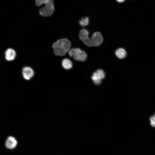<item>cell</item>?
<instances>
[{"label": "cell", "instance_id": "1", "mask_svg": "<svg viewBox=\"0 0 155 155\" xmlns=\"http://www.w3.org/2000/svg\"><path fill=\"white\" fill-rule=\"evenodd\" d=\"M71 45V42L67 39H59L53 44L54 53L57 56H64L70 50Z\"/></svg>", "mask_w": 155, "mask_h": 155}, {"label": "cell", "instance_id": "2", "mask_svg": "<svg viewBox=\"0 0 155 155\" xmlns=\"http://www.w3.org/2000/svg\"><path fill=\"white\" fill-rule=\"evenodd\" d=\"M35 3L36 6L39 7L44 5L39 10L41 16L48 17L53 14L55 8L53 0H35Z\"/></svg>", "mask_w": 155, "mask_h": 155}, {"label": "cell", "instance_id": "3", "mask_svg": "<svg viewBox=\"0 0 155 155\" xmlns=\"http://www.w3.org/2000/svg\"><path fill=\"white\" fill-rule=\"evenodd\" d=\"M70 57H72L75 60L80 61L86 60L87 55L85 51L79 48H72L68 52Z\"/></svg>", "mask_w": 155, "mask_h": 155}, {"label": "cell", "instance_id": "4", "mask_svg": "<svg viewBox=\"0 0 155 155\" xmlns=\"http://www.w3.org/2000/svg\"><path fill=\"white\" fill-rule=\"evenodd\" d=\"M91 39H89L90 46H98L103 42V39L101 34L99 32L94 33L92 35Z\"/></svg>", "mask_w": 155, "mask_h": 155}, {"label": "cell", "instance_id": "5", "mask_svg": "<svg viewBox=\"0 0 155 155\" xmlns=\"http://www.w3.org/2000/svg\"><path fill=\"white\" fill-rule=\"evenodd\" d=\"M105 74L103 70L98 69L93 74L92 79L94 83L96 85H99L101 83V80L105 77Z\"/></svg>", "mask_w": 155, "mask_h": 155}, {"label": "cell", "instance_id": "6", "mask_svg": "<svg viewBox=\"0 0 155 155\" xmlns=\"http://www.w3.org/2000/svg\"><path fill=\"white\" fill-rule=\"evenodd\" d=\"M34 71L32 68L28 67H25L22 69L23 77L25 80H30L34 75Z\"/></svg>", "mask_w": 155, "mask_h": 155}, {"label": "cell", "instance_id": "7", "mask_svg": "<svg viewBox=\"0 0 155 155\" xmlns=\"http://www.w3.org/2000/svg\"><path fill=\"white\" fill-rule=\"evenodd\" d=\"M17 144V142L15 138L13 136L8 137L5 142V146L7 148L12 149L15 148Z\"/></svg>", "mask_w": 155, "mask_h": 155}, {"label": "cell", "instance_id": "8", "mask_svg": "<svg viewBox=\"0 0 155 155\" xmlns=\"http://www.w3.org/2000/svg\"><path fill=\"white\" fill-rule=\"evenodd\" d=\"M16 55L15 51L11 48L7 49L5 52V58L8 61H13L15 59Z\"/></svg>", "mask_w": 155, "mask_h": 155}, {"label": "cell", "instance_id": "9", "mask_svg": "<svg viewBox=\"0 0 155 155\" xmlns=\"http://www.w3.org/2000/svg\"><path fill=\"white\" fill-rule=\"evenodd\" d=\"M115 54L118 58L123 59L126 57L127 53L125 50L123 49L119 48L116 50Z\"/></svg>", "mask_w": 155, "mask_h": 155}, {"label": "cell", "instance_id": "10", "mask_svg": "<svg viewBox=\"0 0 155 155\" xmlns=\"http://www.w3.org/2000/svg\"><path fill=\"white\" fill-rule=\"evenodd\" d=\"M62 65L63 67L66 69H69L73 66L72 61L69 59L65 58L62 61Z\"/></svg>", "mask_w": 155, "mask_h": 155}, {"label": "cell", "instance_id": "11", "mask_svg": "<svg viewBox=\"0 0 155 155\" xmlns=\"http://www.w3.org/2000/svg\"><path fill=\"white\" fill-rule=\"evenodd\" d=\"M89 19L87 17L83 18L79 21L80 25L82 27H84V26H88L89 24Z\"/></svg>", "mask_w": 155, "mask_h": 155}, {"label": "cell", "instance_id": "12", "mask_svg": "<svg viewBox=\"0 0 155 155\" xmlns=\"http://www.w3.org/2000/svg\"><path fill=\"white\" fill-rule=\"evenodd\" d=\"M150 124L153 127H155V114L150 118Z\"/></svg>", "mask_w": 155, "mask_h": 155}, {"label": "cell", "instance_id": "13", "mask_svg": "<svg viewBox=\"0 0 155 155\" xmlns=\"http://www.w3.org/2000/svg\"><path fill=\"white\" fill-rule=\"evenodd\" d=\"M119 3H122L125 0H116Z\"/></svg>", "mask_w": 155, "mask_h": 155}]
</instances>
